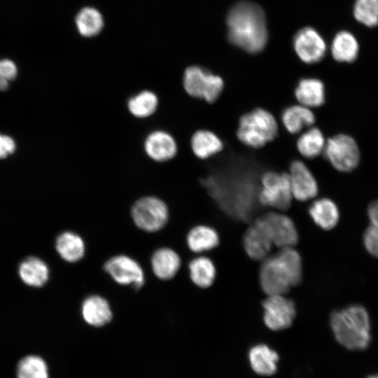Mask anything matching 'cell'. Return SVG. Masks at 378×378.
<instances>
[{
    "instance_id": "e0dca14e",
    "label": "cell",
    "mask_w": 378,
    "mask_h": 378,
    "mask_svg": "<svg viewBox=\"0 0 378 378\" xmlns=\"http://www.w3.org/2000/svg\"><path fill=\"white\" fill-rule=\"evenodd\" d=\"M180 255L174 249L161 247L155 250L151 256V267L153 274L161 280L173 279L181 268Z\"/></svg>"
},
{
    "instance_id": "ffe728a7",
    "label": "cell",
    "mask_w": 378,
    "mask_h": 378,
    "mask_svg": "<svg viewBox=\"0 0 378 378\" xmlns=\"http://www.w3.org/2000/svg\"><path fill=\"white\" fill-rule=\"evenodd\" d=\"M18 274L25 284L41 287L48 281L50 272L48 265L41 259L29 257L20 264Z\"/></svg>"
},
{
    "instance_id": "277c9868",
    "label": "cell",
    "mask_w": 378,
    "mask_h": 378,
    "mask_svg": "<svg viewBox=\"0 0 378 378\" xmlns=\"http://www.w3.org/2000/svg\"><path fill=\"white\" fill-rule=\"evenodd\" d=\"M277 131L274 117L263 108H255L241 117L237 136L246 146L258 148L274 139Z\"/></svg>"
},
{
    "instance_id": "ba28073f",
    "label": "cell",
    "mask_w": 378,
    "mask_h": 378,
    "mask_svg": "<svg viewBox=\"0 0 378 378\" xmlns=\"http://www.w3.org/2000/svg\"><path fill=\"white\" fill-rule=\"evenodd\" d=\"M323 153L334 168L344 172L354 169L360 160L356 142L351 136L343 134L326 141Z\"/></svg>"
},
{
    "instance_id": "e575fe53",
    "label": "cell",
    "mask_w": 378,
    "mask_h": 378,
    "mask_svg": "<svg viewBox=\"0 0 378 378\" xmlns=\"http://www.w3.org/2000/svg\"><path fill=\"white\" fill-rule=\"evenodd\" d=\"M15 150V143L9 136L0 134V159L5 158Z\"/></svg>"
},
{
    "instance_id": "30bf717a",
    "label": "cell",
    "mask_w": 378,
    "mask_h": 378,
    "mask_svg": "<svg viewBox=\"0 0 378 378\" xmlns=\"http://www.w3.org/2000/svg\"><path fill=\"white\" fill-rule=\"evenodd\" d=\"M105 272L117 284L141 288L145 284V274L140 264L126 255L112 256L104 263Z\"/></svg>"
},
{
    "instance_id": "8d00e7d4",
    "label": "cell",
    "mask_w": 378,
    "mask_h": 378,
    "mask_svg": "<svg viewBox=\"0 0 378 378\" xmlns=\"http://www.w3.org/2000/svg\"><path fill=\"white\" fill-rule=\"evenodd\" d=\"M366 378H378V373L368 376Z\"/></svg>"
},
{
    "instance_id": "ac0fdd59",
    "label": "cell",
    "mask_w": 378,
    "mask_h": 378,
    "mask_svg": "<svg viewBox=\"0 0 378 378\" xmlns=\"http://www.w3.org/2000/svg\"><path fill=\"white\" fill-rule=\"evenodd\" d=\"M360 52V44L354 34L349 31H340L333 38L331 45L332 57L339 62H354Z\"/></svg>"
},
{
    "instance_id": "3957f363",
    "label": "cell",
    "mask_w": 378,
    "mask_h": 378,
    "mask_svg": "<svg viewBox=\"0 0 378 378\" xmlns=\"http://www.w3.org/2000/svg\"><path fill=\"white\" fill-rule=\"evenodd\" d=\"M330 327L336 340L349 350H364L370 343V320L362 305L352 304L332 312Z\"/></svg>"
},
{
    "instance_id": "8fae6325",
    "label": "cell",
    "mask_w": 378,
    "mask_h": 378,
    "mask_svg": "<svg viewBox=\"0 0 378 378\" xmlns=\"http://www.w3.org/2000/svg\"><path fill=\"white\" fill-rule=\"evenodd\" d=\"M262 308L264 322L273 330L290 327L295 318V304L285 295H267L262 302Z\"/></svg>"
},
{
    "instance_id": "7a4b0ae2",
    "label": "cell",
    "mask_w": 378,
    "mask_h": 378,
    "mask_svg": "<svg viewBox=\"0 0 378 378\" xmlns=\"http://www.w3.org/2000/svg\"><path fill=\"white\" fill-rule=\"evenodd\" d=\"M302 278V258L293 247L280 248L275 255L264 259L260 266V284L267 295H286Z\"/></svg>"
},
{
    "instance_id": "8992f818",
    "label": "cell",
    "mask_w": 378,
    "mask_h": 378,
    "mask_svg": "<svg viewBox=\"0 0 378 378\" xmlns=\"http://www.w3.org/2000/svg\"><path fill=\"white\" fill-rule=\"evenodd\" d=\"M131 216L139 229L155 232L162 229L167 223L169 209L161 199L155 196H145L134 203Z\"/></svg>"
},
{
    "instance_id": "603a6c76",
    "label": "cell",
    "mask_w": 378,
    "mask_h": 378,
    "mask_svg": "<svg viewBox=\"0 0 378 378\" xmlns=\"http://www.w3.org/2000/svg\"><path fill=\"white\" fill-rule=\"evenodd\" d=\"M190 146L195 155L200 159L209 158L223 148L220 139L214 132L206 130H198L192 134Z\"/></svg>"
},
{
    "instance_id": "6da1fadb",
    "label": "cell",
    "mask_w": 378,
    "mask_h": 378,
    "mask_svg": "<svg viewBox=\"0 0 378 378\" xmlns=\"http://www.w3.org/2000/svg\"><path fill=\"white\" fill-rule=\"evenodd\" d=\"M227 24L231 43L251 52L263 49L267 40L265 15L255 4L241 1L230 10Z\"/></svg>"
},
{
    "instance_id": "cb8c5ba5",
    "label": "cell",
    "mask_w": 378,
    "mask_h": 378,
    "mask_svg": "<svg viewBox=\"0 0 378 378\" xmlns=\"http://www.w3.org/2000/svg\"><path fill=\"white\" fill-rule=\"evenodd\" d=\"M186 242L190 250L195 253H202L211 250L219 244V236L212 227L200 225L188 232Z\"/></svg>"
},
{
    "instance_id": "9c48e42d",
    "label": "cell",
    "mask_w": 378,
    "mask_h": 378,
    "mask_svg": "<svg viewBox=\"0 0 378 378\" xmlns=\"http://www.w3.org/2000/svg\"><path fill=\"white\" fill-rule=\"evenodd\" d=\"M266 231L273 245L293 247L298 241L295 225L290 218L279 212H269L255 220Z\"/></svg>"
},
{
    "instance_id": "d6986e66",
    "label": "cell",
    "mask_w": 378,
    "mask_h": 378,
    "mask_svg": "<svg viewBox=\"0 0 378 378\" xmlns=\"http://www.w3.org/2000/svg\"><path fill=\"white\" fill-rule=\"evenodd\" d=\"M55 248L60 257L69 262L79 261L85 253V244L83 238L71 231L64 232L57 237Z\"/></svg>"
},
{
    "instance_id": "4dcf8cb0",
    "label": "cell",
    "mask_w": 378,
    "mask_h": 378,
    "mask_svg": "<svg viewBox=\"0 0 378 378\" xmlns=\"http://www.w3.org/2000/svg\"><path fill=\"white\" fill-rule=\"evenodd\" d=\"M17 378H49L48 368L45 360L37 355L22 358L16 368Z\"/></svg>"
},
{
    "instance_id": "44dd1931",
    "label": "cell",
    "mask_w": 378,
    "mask_h": 378,
    "mask_svg": "<svg viewBox=\"0 0 378 378\" xmlns=\"http://www.w3.org/2000/svg\"><path fill=\"white\" fill-rule=\"evenodd\" d=\"M309 213L314 222L326 230L334 228L340 219V211L336 204L328 198L316 200L310 206Z\"/></svg>"
},
{
    "instance_id": "4316f807",
    "label": "cell",
    "mask_w": 378,
    "mask_h": 378,
    "mask_svg": "<svg viewBox=\"0 0 378 378\" xmlns=\"http://www.w3.org/2000/svg\"><path fill=\"white\" fill-rule=\"evenodd\" d=\"M188 270L192 281L198 287L206 288L211 286L216 277V267L211 259L200 256L192 259Z\"/></svg>"
},
{
    "instance_id": "d4e9b609",
    "label": "cell",
    "mask_w": 378,
    "mask_h": 378,
    "mask_svg": "<svg viewBox=\"0 0 378 378\" xmlns=\"http://www.w3.org/2000/svg\"><path fill=\"white\" fill-rule=\"evenodd\" d=\"M281 120L290 133L296 134L311 127L315 121V116L309 108L301 104L294 105L283 111Z\"/></svg>"
},
{
    "instance_id": "83f0119b",
    "label": "cell",
    "mask_w": 378,
    "mask_h": 378,
    "mask_svg": "<svg viewBox=\"0 0 378 378\" xmlns=\"http://www.w3.org/2000/svg\"><path fill=\"white\" fill-rule=\"evenodd\" d=\"M158 98L152 91L143 90L131 97L127 101V108L134 117L145 118L157 110Z\"/></svg>"
},
{
    "instance_id": "7402d4cb",
    "label": "cell",
    "mask_w": 378,
    "mask_h": 378,
    "mask_svg": "<svg viewBox=\"0 0 378 378\" xmlns=\"http://www.w3.org/2000/svg\"><path fill=\"white\" fill-rule=\"evenodd\" d=\"M295 95L301 105L306 107H318L325 102V87L316 78H304L298 84Z\"/></svg>"
},
{
    "instance_id": "52a82bcc",
    "label": "cell",
    "mask_w": 378,
    "mask_h": 378,
    "mask_svg": "<svg viewBox=\"0 0 378 378\" xmlns=\"http://www.w3.org/2000/svg\"><path fill=\"white\" fill-rule=\"evenodd\" d=\"M183 85L186 92L191 97L213 103L221 94L224 83L220 76L202 67L191 66L184 71Z\"/></svg>"
},
{
    "instance_id": "9a60e30c",
    "label": "cell",
    "mask_w": 378,
    "mask_h": 378,
    "mask_svg": "<svg viewBox=\"0 0 378 378\" xmlns=\"http://www.w3.org/2000/svg\"><path fill=\"white\" fill-rule=\"evenodd\" d=\"M243 244L247 255L256 260H263L269 256L273 246L269 235L256 220L246 230Z\"/></svg>"
},
{
    "instance_id": "7c38bea8",
    "label": "cell",
    "mask_w": 378,
    "mask_h": 378,
    "mask_svg": "<svg viewBox=\"0 0 378 378\" xmlns=\"http://www.w3.org/2000/svg\"><path fill=\"white\" fill-rule=\"evenodd\" d=\"M293 197L304 202L314 198L318 193L316 181L306 164L300 160L293 161L288 174Z\"/></svg>"
},
{
    "instance_id": "4fadbf2b",
    "label": "cell",
    "mask_w": 378,
    "mask_h": 378,
    "mask_svg": "<svg viewBox=\"0 0 378 378\" xmlns=\"http://www.w3.org/2000/svg\"><path fill=\"white\" fill-rule=\"evenodd\" d=\"M294 48L299 57L308 64L319 62L326 51L323 38L310 27L302 29L297 33L294 38Z\"/></svg>"
},
{
    "instance_id": "f1b7e54d",
    "label": "cell",
    "mask_w": 378,
    "mask_h": 378,
    "mask_svg": "<svg viewBox=\"0 0 378 378\" xmlns=\"http://www.w3.org/2000/svg\"><path fill=\"white\" fill-rule=\"evenodd\" d=\"M326 140L323 133L316 127L302 133L297 141V148L304 158L312 159L323 152Z\"/></svg>"
},
{
    "instance_id": "f546056e",
    "label": "cell",
    "mask_w": 378,
    "mask_h": 378,
    "mask_svg": "<svg viewBox=\"0 0 378 378\" xmlns=\"http://www.w3.org/2000/svg\"><path fill=\"white\" fill-rule=\"evenodd\" d=\"M75 22L78 32L85 37L98 34L104 26L102 14L92 7L82 8L76 16Z\"/></svg>"
},
{
    "instance_id": "d6a6232c",
    "label": "cell",
    "mask_w": 378,
    "mask_h": 378,
    "mask_svg": "<svg viewBox=\"0 0 378 378\" xmlns=\"http://www.w3.org/2000/svg\"><path fill=\"white\" fill-rule=\"evenodd\" d=\"M17 74L18 68L13 61L8 59H0V91L6 90Z\"/></svg>"
},
{
    "instance_id": "5b68a950",
    "label": "cell",
    "mask_w": 378,
    "mask_h": 378,
    "mask_svg": "<svg viewBox=\"0 0 378 378\" xmlns=\"http://www.w3.org/2000/svg\"><path fill=\"white\" fill-rule=\"evenodd\" d=\"M258 201L277 211H286L293 198L289 176L285 173L267 172L261 177Z\"/></svg>"
},
{
    "instance_id": "d590c367",
    "label": "cell",
    "mask_w": 378,
    "mask_h": 378,
    "mask_svg": "<svg viewBox=\"0 0 378 378\" xmlns=\"http://www.w3.org/2000/svg\"><path fill=\"white\" fill-rule=\"evenodd\" d=\"M368 215L370 224L378 227V200L370 204Z\"/></svg>"
},
{
    "instance_id": "836d02e7",
    "label": "cell",
    "mask_w": 378,
    "mask_h": 378,
    "mask_svg": "<svg viewBox=\"0 0 378 378\" xmlns=\"http://www.w3.org/2000/svg\"><path fill=\"white\" fill-rule=\"evenodd\" d=\"M363 244L367 251L378 258V227L370 225L363 234Z\"/></svg>"
},
{
    "instance_id": "484cf974",
    "label": "cell",
    "mask_w": 378,
    "mask_h": 378,
    "mask_svg": "<svg viewBox=\"0 0 378 378\" xmlns=\"http://www.w3.org/2000/svg\"><path fill=\"white\" fill-rule=\"evenodd\" d=\"M277 354L264 344L253 346L249 352V360L253 370L262 375H271L276 370Z\"/></svg>"
},
{
    "instance_id": "5bb4252c",
    "label": "cell",
    "mask_w": 378,
    "mask_h": 378,
    "mask_svg": "<svg viewBox=\"0 0 378 378\" xmlns=\"http://www.w3.org/2000/svg\"><path fill=\"white\" fill-rule=\"evenodd\" d=\"M144 147L146 155L156 162L168 161L177 153V144L174 136L162 130L149 133L145 139Z\"/></svg>"
},
{
    "instance_id": "2e32d148",
    "label": "cell",
    "mask_w": 378,
    "mask_h": 378,
    "mask_svg": "<svg viewBox=\"0 0 378 378\" xmlns=\"http://www.w3.org/2000/svg\"><path fill=\"white\" fill-rule=\"evenodd\" d=\"M81 315L88 324L101 327L111 321L113 312L106 298L98 295H91L82 302Z\"/></svg>"
},
{
    "instance_id": "1f68e13d",
    "label": "cell",
    "mask_w": 378,
    "mask_h": 378,
    "mask_svg": "<svg viewBox=\"0 0 378 378\" xmlns=\"http://www.w3.org/2000/svg\"><path fill=\"white\" fill-rule=\"evenodd\" d=\"M353 15L358 23L368 28L378 26V0H355Z\"/></svg>"
}]
</instances>
